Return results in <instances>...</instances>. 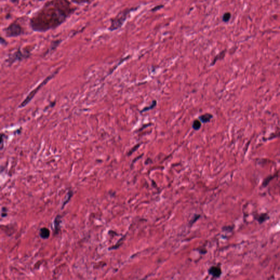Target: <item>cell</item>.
Listing matches in <instances>:
<instances>
[{
    "label": "cell",
    "mask_w": 280,
    "mask_h": 280,
    "mask_svg": "<svg viewBox=\"0 0 280 280\" xmlns=\"http://www.w3.org/2000/svg\"><path fill=\"white\" fill-rule=\"evenodd\" d=\"M61 216L60 215H57L56 218H55L54 221V229L55 232H59L60 229V223H61Z\"/></svg>",
    "instance_id": "52a82bcc"
},
{
    "label": "cell",
    "mask_w": 280,
    "mask_h": 280,
    "mask_svg": "<svg viewBox=\"0 0 280 280\" xmlns=\"http://www.w3.org/2000/svg\"><path fill=\"white\" fill-rule=\"evenodd\" d=\"M213 118V115L211 113H206L204 114H202L199 117V119L203 123H207L210 122L211 119Z\"/></svg>",
    "instance_id": "277c9868"
},
{
    "label": "cell",
    "mask_w": 280,
    "mask_h": 280,
    "mask_svg": "<svg viewBox=\"0 0 280 280\" xmlns=\"http://www.w3.org/2000/svg\"><path fill=\"white\" fill-rule=\"evenodd\" d=\"M126 14L127 13L124 12L122 13H120L117 16L115 17V18L112 20L111 25L110 27L109 30L111 31H113L121 27L126 19Z\"/></svg>",
    "instance_id": "3957f363"
},
{
    "label": "cell",
    "mask_w": 280,
    "mask_h": 280,
    "mask_svg": "<svg viewBox=\"0 0 280 280\" xmlns=\"http://www.w3.org/2000/svg\"><path fill=\"white\" fill-rule=\"evenodd\" d=\"M55 73H54V74H52V75H50L48 76V77H47V78H46V79H45V80H44V81H43V82H42V83H41V84H40L38 86H37V87H36V88L35 89H33L32 92H30L29 93V94L28 95V96H27V97H26L25 100H24L23 102H22V103H21V105H20V106H19V107H20V108L23 107L25 106L26 105H27V104H28L29 103H30V102L31 101V100L33 99V97H35V95L37 94V92L39 90V89H41V88H42L43 86H44V85H45V84H46L47 82H48L49 81H50V80H51V79H52V78L54 77V75H55Z\"/></svg>",
    "instance_id": "6da1fadb"
},
{
    "label": "cell",
    "mask_w": 280,
    "mask_h": 280,
    "mask_svg": "<svg viewBox=\"0 0 280 280\" xmlns=\"http://www.w3.org/2000/svg\"><path fill=\"white\" fill-rule=\"evenodd\" d=\"M269 218V217L268 214L263 213V214H261L260 215H259L258 217L257 218V221H258L259 223H262L265 221H266L267 220H268Z\"/></svg>",
    "instance_id": "30bf717a"
},
{
    "label": "cell",
    "mask_w": 280,
    "mask_h": 280,
    "mask_svg": "<svg viewBox=\"0 0 280 280\" xmlns=\"http://www.w3.org/2000/svg\"><path fill=\"white\" fill-rule=\"evenodd\" d=\"M72 195H73V193L72 191H69V193L67 194V197H66V199L64 200L63 204V206H62V209H63L64 207H65V205H66L70 201L71 197L72 196Z\"/></svg>",
    "instance_id": "8fae6325"
},
{
    "label": "cell",
    "mask_w": 280,
    "mask_h": 280,
    "mask_svg": "<svg viewBox=\"0 0 280 280\" xmlns=\"http://www.w3.org/2000/svg\"><path fill=\"white\" fill-rule=\"evenodd\" d=\"M231 18V14L230 13H226L223 16V20L224 22H228Z\"/></svg>",
    "instance_id": "7c38bea8"
},
{
    "label": "cell",
    "mask_w": 280,
    "mask_h": 280,
    "mask_svg": "<svg viewBox=\"0 0 280 280\" xmlns=\"http://www.w3.org/2000/svg\"><path fill=\"white\" fill-rule=\"evenodd\" d=\"M24 1H27V0H24Z\"/></svg>",
    "instance_id": "9a60e30c"
},
{
    "label": "cell",
    "mask_w": 280,
    "mask_h": 280,
    "mask_svg": "<svg viewBox=\"0 0 280 280\" xmlns=\"http://www.w3.org/2000/svg\"><path fill=\"white\" fill-rule=\"evenodd\" d=\"M273 178L274 177H268L267 178H266V179H265L264 180V182L263 183V185L264 186H266L268 184V183H269L270 181L271 180V179H272V178Z\"/></svg>",
    "instance_id": "4fadbf2b"
},
{
    "label": "cell",
    "mask_w": 280,
    "mask_h": 280,
    "mask_svg": "<svg viewBox=\"0 0 280 280\" xmlns=\"http://www.w3.org/2000/svg\"><path fill=\"white\" fill-rule=\"evenodd\" d=\"M201 122L200 120L199 119L194 120L193 124H192L193 129L195 131H198L201 128Z\"/></svg>",
    "instance_id": "9c48e42d"
},
{
    "label": "cell",
    "mask_w": 280,
    "mask_h": 280,
    "mask_svg": "<svg viewBox=\"0 0 280 280\" xmlns=\"http://www.w3.org/2000/svg\"><path fill=\"white\" fill-rule=\"evenodd\" d=\"M156 105H157V101L156 100H153L152 101V103H151V105L148 106H147V107H145V108H143L141 111L140 112L141 113H143V112H147V111H148L150 110H151V109H153V108L156 107Z\"/></svg>",
    "instance_id": "ba28073f"
},
{
    "label": "cell",
    "mask_w": 280,
    "mask_h": 280,
    "mask_svg": "<svg viewBox=\"0 0 280 280\" xmlns=\"http://www.w3.org/2000/svg\"><path fill=\"white\" fill-rule=\"evenodd\" d=\"M209 272L211 275H212V276L215 277H220L221 274H222V271H221V269L220 268L216 267V266L211 267L209 270Z\"/></svg>",
    "instance_id": "5b68a950"
},
{
    "label": "cell",
    "mask_w": 280,
    "mask_h": 280,
    "mask_svg": "<svg viewBox=\"0 0 280 280\" xmlns=\"http://www.w3.org/2000/svg\"><path fill=\"white\" fill-rule=\"evenodd\" d=\"M5 35L8 37H16L21 35L22 29L21 26L16 23H12L5 29Z\"/></svg>",
    "instance_id": "7a4b0ae2"
},
{
    "label": "cell",
    "mask_w": 280,
    "mask_h": 280,
    "mask_svg": "<svg viewBox=\"0 0 280 280\" xmlns=\"http://www.w3.org/2000/svg\"><path fill=\"white\" fill-rule=\"evenodd\" d=\"M39 236L43 239H47L50 236V231L47 228H42L40 229Z\"/></svg>",
    "instance_id": "8992f818"
},
{
    "label": "cell",
    "mask_w": 280,
    "mask_h": 280,
    "mask_svg": "<svg viewBox=\"0 0 280 280\" xmlns=\"http://www.w3.org/2000/svg\"><path fill=\"white\" fill-rule=\"evenodd\" d=\"M140 145H141V144H137V145H135V147H133V148H132V149L130 150V151L129 153V155L131 154H132V153H133L134 152H135V151H136V150H137V149L139 147V146H140Z\"/></svg>",
    "instance_id": "5bb4252c"
}]
</instances>
